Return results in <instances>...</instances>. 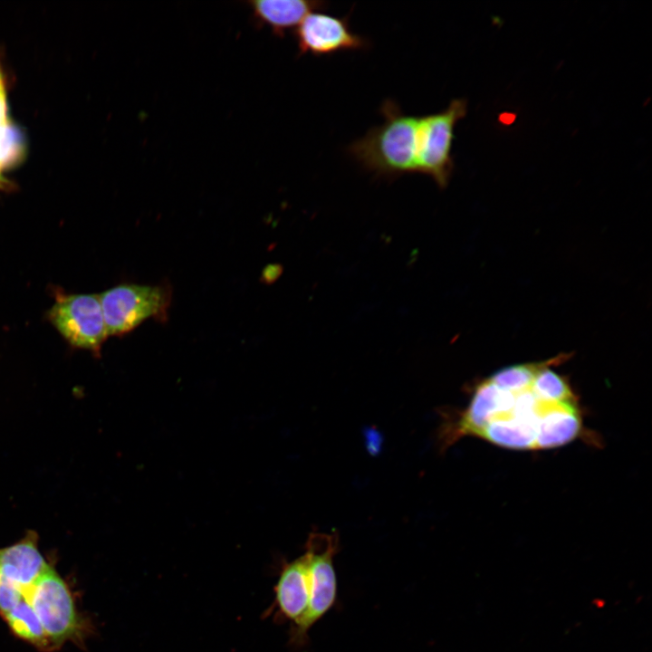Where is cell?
<instances>
[{
    "label": "cell",
    "mask_w": 652,
    "mask_h": 652,
    "mask_svg": "<svg viewBox=\"0 0 652 652\" xmlns=\"http://www.w3.org/2000/svg\"><path fill=\"white\" fill-rule=\"evenodd\" d=\"M24 153L20 131L9 121L0 127V176L1 171L14 165Z\"/></svg>",
    "instance_id": "4fadbf2b"
},
{
    "label": "cell",
    "mask_w": 652,
    "mask_h": 652,
    "mask_svg": "<svg viewBox=\"0 0 652 652\" xmlns=\"http://www.w3.org/2000/svg\"><path fill=\"white\" fill-rule=\"evenodd\" d=\"M0 85H3V81H0Z\"/></svg>",
    "instance_id": "2e32d148"
},
{
    "label": "cell",
    "mask_w": 652,
    "mask_h": 652,
    "mask_svg": "<svg viewBox=\"0 0 652 652\" xmlns=\"http://www.w3.org/2000/svg\"><path fill=\"white\" fill-rule=\"evenodd\" d=\"M380 112L383 123L352 142L348 152L379 176L417 172L419 117L405 114L392 100L382 103Z\"/></svg>",
    "instance_id": "7a4b0ae2"
},
{
    "label": "cell",
    "mask_w": 652,
    "mask_h": 652,
    "mask_svg": "<svg viewBox=\"0 0 652 652\" xmlns=\"http://www.w3.org/2000/svg\"><path fill=\"white\" fill-rule=\"evenodd\" d=\"M312 579L305 552L283 565L274 587V605L279 617L295 624L306 612Z\"/></svg>",
    "instance_id": "9c48e42d"
},
{
    "label": "cell",
    "mask_w": 652,
    "mask_h": 652,
    "mask_svg": "<svg viewBox=\"0 0 652 652\" xmlns=\"http://www.w3.org/2000/svg\"><path fill=\"white\" fill-rule=\"evenodd\" d=\"M99 298L110 336L126 334L149 318L166 320L171 294L161 285L123 283Z\"/></svg>",
    "instance_id": "5b68a950"
},
{
    "label": "cell",
    "mask_w": 652,
    "mask_h": 652,
    "mask_svg": "<svg viewBox=\"0 0 652 652\" xmlns=\"http://www.w3.org/2000/svg\"><path fill=\"white\" fill-rule=\"evenodd\" d=\"M24 596L53 650L67 641L82 642L85 638L88 623L79 614L71 589L53 566L24 590Z\"/></svg>",
    "instance_id": "3957f363"
},
{
    "label": "cell",
    "mask_w": 652,
    "mask_h": 652,
    "mask_svg": "<svg viewBox=\"0 0 652 652\" xmlns=\"http://www.w3.org/2000/svg\"><path fill=\"white\" fill-rule=\"evenodd\" d=\"M571 358L511 365L478 379L462 409L441 408L436 430L440 452L465 436L512 450L565 446L586 436L580 398L555 369Z\"/></svg>",
    "instance_id": "6da1fadb"
},
{
    "label": "cell",
    "mask_w": 652,
    "mask_h": 652,
    "mask_svg": "<svg viewBox=\"0 0 652 652\" xmlns=\"http://www.w3.org/2000/svg\"><path fill=\"white\" fill-rule=\"evenodd\" d=\"M0 81H2V76H1V73H0Z\"/></svg>",
    "instance_id": "e0dca14e"
},
{
    "label": "cell",
    "mask_w": 652,
    "mask_h": 652,
    "mask_svg": "<svg viewBox=\"0 0 652 652\" xmlns=\"http://www.w3.org/2000/svg\"><path fill=\"white\" fill-rule=\"evenodd\" d=\"M38 547V536L29 531L17 542L0 549V579L26 590L50 566Z\"/></svg>",
    "instance_id": "30bf717a"
},
{
    "label": "cell",
    "mask_w": 652,
    "mask_h": 652,
    "mask_svg": "<svg viewBox=\"0 0 652 652\" xmlns=\"http://www.w3.org/2000/svg\"><path fill=\"white\" fill-rule=\"evenodd\" d=\"M295 37L301 54L325 55L369 46L366 38L352 32L347 17L316 11L299 24Z\"/></svg>",
    "instance_id": "ba28073f"
},
{
    "label": "cell",
    "mask_w": 652,
    "mask_h": 652,
    "mask_svg": "<svg viewBox=\"0 0 652 652\" xmlns=\"http://www.w3.org/2000/svg\"><path fill=\"white\" fill-rule=\"evenodd\" d=\"M257 20L270 26L274 34L283 35L284 32L299 24L313 11L323 8L321 1L302 0H256L251 2Z\"/></svg>",
    "instance_id": "8fae6325"
},
{
    "label": "cell",
    "mask_w": 652,
    "mask_h": 652,
    "mask_svg": "<svg viewBox=\"0 0 652 652\" xmlns=\"http://www.w3.org/2000/svg\"><path fill=\"white\" fill-rule=\"evenodd\" d=\"M6 185V181L0 176V188Z\"/></svg>",
    "instance_id": "9a60e30c"
},
{
    "label": "cell",
    "mask_w": 652,
    "mask_h": 652,
    "mask_svg": "<svg viewBox=\"0 0 652 652\" xmlns=\"http://www.w3.org/2000/svg\"><path fill=\"white\" fill-rule=\"evenodd\" d=\"M8 121L7 103L4 84L0 85V127Z\"/></svg>",
    "instance_id": "5bb4252c"
},
{
    "label": "cell",
    "mask_w": 652,
    "mask_h": 652,
    "mask_svg": "<svg viewBox=\"0 0 652 652\" xmlns=\"http://www.w3.org/2000/svg\"><path fill=\"white\" fill-rule=\"evenodd\" d=\"M339 550V537L335 532H312L305 544L312 579L311 599L305 614L290 631V642L302 647L308 638L310 628L334 605L337 597V577L333 565Z\"/></svg>",
    "instance_id": "277c9868"
},
{
    "label": "cell",
    "mask_w": 652,
    "mask_h": 652,
    "mask_svg": "<svg viewBox=\"0 0 652 652\" xmlns=\"http://www.w3.org/2000/svg\"><path fill=\"white\" fill-rule=\"evenodd\" d=\"M49 318L73 347L98 350L109 336L97 294H72L53 304Z\"/></svg>",
    "instance_id": "52a82bcc"
},
{
    "label": "cell",
    "mask_w": 652,
    "mask_h": 652,
    "mask_svg": "<svg viewBox=\"0 0 652 652\" xmlns=\"http://www.w3.org/2000/svg\"><path fill=\"white\" fill-rule=\"evenodd\" d=\"M467 113V101L454 99L443 110L419 117L417 172L431 177L440 187L450 180L454 159L455 128Z\"/></svg>",
    "instance_id": "8992f818"
},
{
    "label": "cell",
    "mask_w": 652,
    "mask_h": 652,
    "mask_svg": "<svg viewBox=\"0 0 652 652\" xmlns=\"http://www.w3.org/2000/svg\"><path fill=\"white\" fill-rule=\"evenodd\" d=\"M2 617L16 637L41 650H53L34 609L24 596L13 609Z\"/></svg>",
    "instance_id": "7c38bea8"
}]
</instances>
